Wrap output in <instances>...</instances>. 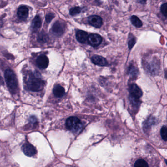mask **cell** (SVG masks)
<instances>
[{
  "instance_id": "cell-1",
  "label": "cell",
  "mask_w": 167,
  "mask_h": 167,
  "mask_svg": "<svg viewBox=\"0 0 167 167\" xmlns=\"http://www.w3.org/2000/svg\"><path fill=\"white\" fill-rule=\"evenodd\" d=\"M26 80V84L29 90L33 92H38L43 89L44 83L39 77L36 76L33 73H28Z\"/></svg>"
},
{
  "instance_id": "cell-2",
  "label": "cell",
  "mask_w": 167,
  "mask_h": 167,
  "mask_svg": "<svg viewBox=\"0 0 167 167\" xmlns=\"http://www.w3.org/2000/svg\"><path fill=\"white\" fill-rule=\"evenodd\" d=\"M5 76L6 83L9 91L12 93H15L18 86L16 75L12 70L8 69L5 72Z\"/></svg>"
},
{
  "instance_id": "cell-3",
  "label": "cell",
  "mask_w": 167,
  "mask_h": 167,
  "mask_svg": "<svg viewBox=\"0 0 167 167\" xmlns=\"http://www.w3.org/2000/svg\"><path fill=\"white\" fill-rule=\"evenodd\" d=\"M66 125L68 129L73 132H78L83 128L81 121L77 117H70L67 119Z\"/></svg>"
},
{
  "instance_id": "cell-4",
  "label": "cell",
  "mask_w": 167,
  "mask_h": 167,
  "mask_svg": "<svg viewBox=\"0 0 167 167\" xmlns=\"http://www.w3.org/2000/svg\"><path fill=\"white\" fill-rule=\"evenodd\" d=\"M65 26L64 24L60 21H57L52 26V33L55 36L62 35L64 33Z\"/></svg>"
},
{
  "instance_id": "cell-5",
  "label": "cell",
  "mask_w": 167,
  "mask_h": 167,
  "mask_svg": "<svg viewBox=\"0 0 167 167\" xmlns=\"http://www.w3.org/2000/svg\"><path fill=\"white\" fill-rule=\"evenodd\" d=\"M102 39L101 36L98 34H91L88 37V42L93 47L98 46L102 43Z\"/></svg>"
},
{
  "instance_id": "cell-6",
  "label": "cell",
  "mask_w": 167,
  "mask_h": 167,
  "mask_svg": "<svg viewBox=\"0 0 167 167\" xmlns=\"http://www.w3.org/2000/svg\"><path fill=\"white\" fill-rule=\"evenodd\" d=\"M88 21L90 25L96 28H101L103 24L102 18L98 15H92L90 16L88 18Z\"/></svg>"
},
{
  "instance_id": "cell-7",
  "label": "cell",
  "mask_w": 167,
  "mask_h": 167,
  "mask_svg": "<svg viewBox=\"0 0 167 167\" xmlns=\"http://www.w3.org/2000/svg\"><path fill=\"white\" fill-rule=\"evenodd\" d=\"M22 149L26 155L31 157L36 154V149L33 146L28 143H26L23 144Z\"/></svg>"
},
{
  "instance_id": "cell-8",
  "label": "cell",
  "mask_w": 167,
  "mask_h": 167,
  "mask_svg": "<svg viewBox=\"0 0 167 167\" xmlns=\"http://www.w3.org/2000/svg\"><path fill=\"white\" fill-rule=\"evenodd\" d=\"M130 93V95L136 98L140 99L143 95L141 89L137 86L136 84H132L129 87Z\"/></svg>"
},
{
  "instance_id": "cell-9",
  "label": "cell",
  "mask_w": 167,
  "mask_h": 167,
  "mask_svg": "<svg viewBox=\"0 0 167 167\" xmlns=\"http://www.w3.org/2000/svg\"><path fill=\"white\" fill-rule=\"evenodd\" d=\"M36 64L40 69H46L49 65V59L46 55H40L36 59Z\"/></svg>"
},
{
  "instance_id": "cell-10",
  "label": "cell",
  "mask_w": 167,
  "mask_h": 167,
  "mask_svg": "<svg viewBox=\"0 0 167 167\" xmlns=\"http://www.w3.org/2000/svg\"><path fill=\"white\" fill-rule=\"evenodd\" d=\"M91 60L94 64L99 66H105L108 64L106 59L99 55H95L93 56L91 58Z\"/></svg>"
},
{
  "instance_id": "cell-11",
  "label": "cell",
  "mask_w": 167,
  "mask_h": 167,
  "mask_svg": "<svg viewBox=\"0 0 167 167\" xmlns=\"http://www.w3.org/2000/svg\"><path fill=\"white\" fill-rule=\"evenodd\" d=\"M17 16L21 20L25 21L28 16V9L26 6H21L17 11Z\"/></svg>"
},
{
  "instance_id": "cell-12",
  "label": "cell",
  "mask_w": 167,
  "mask_h": 167,
  "mask_svg": "<svg viewBox=\"0 0 167 167\" xmlns=\"http://www.w3.org/2000/svg\"><path fill=\"white\" fill-rule=\"evenodd\" d=\"M88 33L84 31L78 30L76 33V38L80 43H85L88 39Z\"/></svg>"
},
{
  "instance_id": "cell-13",
  "label": "cell",
  "mask_w": 167,
  "mask_h": 167,
  "mask_svg": "<svg viewBox=\"0 0 167 167\" xmlns=\"http://www.w3.org/2000/svg\"><path fill=\"white\" fill-rule=\"evenodd\" d=\"M42 25V21L40 17L36 16L34 19L33 20L32 23V28L33 32H37L40 28Z\"/></svg>"
},
{
  "instance_id": "cell-14",
  "label": "cell",
  "mask_w": 167,
  "mask_h": 167,
  "mask_svg": "<svg viewBox=\"0 0 167 167\" xmlns=\"http://www.w3.org/2000/svg\"><path fill=\"white\" fill-rule=\"evenodd\" d=\"M53 93L54 96L58 98H61L65 95L64 88L60 85H57L54 87Z\"/></svg>"
},
{
  "instance_id": "cell-15",
  "label": "cell",
  "mask_w": 167,
  "mask_h": 167,
  "mask_svg": "<svg viewBox=\"0 0 167 167\" xmlns=\"http://www.w3.org/2000/svg\"><path fill=\"white\" fill-rule=\"evenodd\" d=\"M130 20H131L132 24L136 27L140 28L142 26V22L137 16L133 15V16H131Z\"/></svg>"
},
{
  "instance_id": "cell-16",
  "label": "cell",
  "mask_w": 167,
  "mask_h": 167,
  "mask_svg": "<svg viewBox=\"0 0 167 167\" xmlns=\"http://www.w3.org/2000/svg\"><path fill=\"white\" fill-rule=\"evenodd\" d=\"M128 73L129 75L132 77H136L138 74V69L134 65L131 64L129 66L128 69Z\"/></svg>"
},
{
  "instance_id": "cell-17",
  "label": "cell",
  "mask_w": 167,
  "mask_h": 167,
  "mask_svg": "<svg viewBox=\"0 0 167 167\" xmlns=\"http://www.w3.org/2000/svg\"><path fill=\"white\" fill-rule=\"evenodd\" d=\"M48 40V36L44 32H41L39 33L38 37V40L40 43H45Z\"/></svg>"
},
{
  "instance_id": "cell-18",
  "label": "cell",
  "mask_w": 167,
  "mask_h": 167,
  "mask_svg": "<svg viewBox=\"0 0 167 167\" xmlns=\"http://www.w3.org/2000/svg\"><path fill=\"white\" fill-rule=\"evenodd\" d=\"M135 167H149L148 163L143 159H139L135 162L134 164Z\"/></svg>"
},
{
  "instance_id": "cell-19",
  "label": "cell",
  "mask_w": 167,
  "mask_h": 167,
  "mask_svg": "<svg viewBox=\"0 0 167 167\" xmlns=\"http://www.w3.org/2000/svg\"><path fill=\"white\" fill-rule=\"evenodd\" d=\"M81 12V8L80 7H74L70 9V13L72 16H75L76 15L78 14Z\"/></svg>"
},
{
  "instance_id": "cell-20",
  "label": "cell",
  "mask_w": 167,
  "mask_h": 167,
  "mask_svg": "<svg viewBox=\"0 0 167 167\" xmlns=\"http://www.w3.org/2000/svg\"><path fill=\"white\" fill-rule=\"evenodd\" d=\"M161 135L163 140L165 141L167 140V129L166 126H163L161 129Z\"/></svg>"
},
{
  "instance_id": "cell-21",
  "label": "cell",
  "mask_w": 167,
  "mask_h": 167,
  "mask_svg": "<svg viewBox=\"0 0 167 167\" xmlns=\"http://www.w3.org/2000/svg\"><path fill=\"white\" fill-rule=\"evenodd\" d=\"M139 99L136 98L133 96L130 95L129 100L130 101V103L134 106H139V104H140Z\"/></svg>"
},
{
  "instance_id": "cell-22",
  "label": "cell",
  "mask_w": 167,
  "mask_h": 167,
  "mask_svg": "<svg viewBox=\"0 0 167 167\" xmlns=\"http://www.w3.org/2000/svg\"><path fill=\"white\" fill-rule=\"evenodd\" d=\"M155 123V120H153V118H150V119L147 120V122L144 124V128L147 129V128H149V129L151 127V125L154 124Z\"/></svg>"
},
{
  "instance_id": "cell-23",
  "label": "cell",
  "mask_w": 167,
  "mask_h": 167,
  "mask_svg": "<svg viewBox=\"0 0 167 167\" xmlns=\"http://www.w3.org/2000/svg\"><path fill=\"white\" fill-rule=\"evenodd\" d=\"M136 42V39L134 38H132L130 39L129 42H128V45H129V49L130 50H131L133 47L134 46Z\"/></svg>"
},
{
  "instance_id": "cell-24",
  "label": "cell",
  "mask_w": 167,
  "mask_h": 167,
  "mask_svg": "<svg viewBox=\"0 0 167 167\" xmlns=\"http://www.w3.org/2000/svg\"><path fill=\"white\" fill-rule=\"evenodd\" d=\"M54 17V15L53 13H49L46 16V20L47 23H50L51 21Z\"/></svg>"
},
{
  "instance_id": "cell-25",
  "label": "cell",
  "mask_w": 167,
  "mask_h": 167,
  "mask_svg": "<svg viewBox=\"0 0 167 167\" xmlns=\"http://www.w3.org/2000/svg\"><path fill=\"white\" fill-rule=\"evenodd\" d=\"M166 9H167V3H165L163 4L161 7V12L165 17H166Z\"/></svg>"
},
{
  "instance_id": "cell-26",
  "label": "cell",
  "mask_w": 167,
  "mask_h": 167,
  "mask_svg": "<svg viewBox=\"0 0 167 167\" xmlns=\"http://www.w3.org/2000/svg\"><path fill=\"white\" fill-rule=\"evenodd\" d=\"M29 122L31 124H33V125H35V124H36V122H37V120H36V118L34 116L31 117L30 118H29Z\"/></svg>"
},
{
  "instance_id": "cell-27",
  "label": "cell",
  "mask_w": 167,
  "mask_h": 167,
  "mask_svg": "<svg viewBox=\"0 0 167 167\" xmlns=\"http://www.w3.org/2000/svg\"><path fill=\"white\" fill-rule=\"evenodd\" d=\"M137 1L140 3H143V4L146 3V1H147V0H137Z\"/></svg>"
},
{
  "instance_id": "cell-28",
  "label": "cell",
  "mask_w": 167,
  "mask_h": 167,
  "mask_svg": "<svg viewBox=\"0 0 167 167\" xmlns=\"http://www.w3.org/2000/svg\"><path fill=\"white\" fill-rule=\"evenodd\" d=\"M3 84V81L2 78H1V76H0V84Z\"/></svg>"
}]
</instances>
